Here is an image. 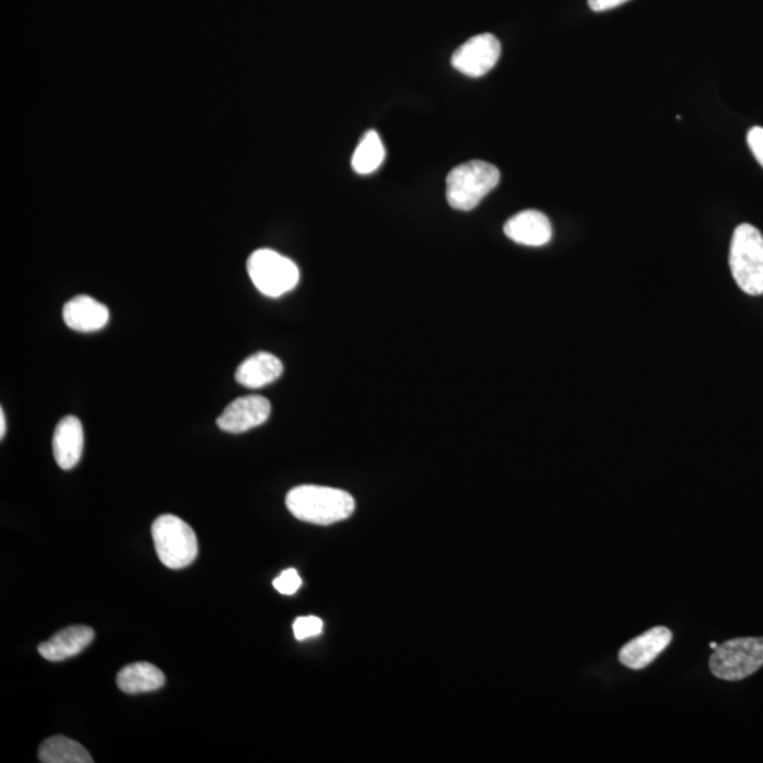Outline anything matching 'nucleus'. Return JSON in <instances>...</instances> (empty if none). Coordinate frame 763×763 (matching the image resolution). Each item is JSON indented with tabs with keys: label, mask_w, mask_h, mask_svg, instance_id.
Segmentation results:
<instances>
[{
	"label": "nucleus",
	"mask_w": 763,
	"mask_h": 763,
	"mask_svg": "<svg viewBox=\"0 0 763 763\" xmlns=\"http://www.w3.org/2000/svg\"><path fill=\"white\" fill-rule=\"evenodd\" d=\"M116 683L127 694L151 693L163 688L166 678L156 666L139 661L120 670Z\"/></svg>",
	"instance_id": "nucleus-15"
},
{
	"label": "nucleus",
	"mask_w": 763,
	"mask_h": 763,
	"mask_svg": "<svg viewBox=\"0 0 763 763\" xmlns=\"http://www.w3.org/2000/svg\"><path fill=\"white\" fill-rule=\"evenodd\" d=\"M84 451V429L75 416H66L57 424L52 437V453L61 470H72Z\"/></svg>",
	"instance_id": "nucleus-11"
},
{
	"label": "nucleus",
	"mask_w": 763,
	"mask_h": 763,
	"mask_svg": "<svg viewBox=\"0 0 763 763\" xmlns=\"http://www.w3.org/2000/svg\"><path fill=\"white\" fill-rule=\"evenodd\" d=\"M501 57V43L494 35L485 33L471 37L457 48L451 58L454 69L472 79L485 75L496 66Z\"/></svg>",
	"instance_id": "nucleus-7"
},
{
	"label": "nucleus",
	"mask_w": 763,
	"mask_h": 763,
	"mask_svg": "<svg viewBox=\"0 0 763 763\" xmlns=\"http://www.w3.org/2000/svg\"><path fill=\"white\" fill-rule=\"evenodd\" d=\"M270 410V402L263 396H244L228 404L216 424L226 433H245L268 422Z\"/></svg>",
	"instance_id": "nucleus-8"
},
{
	"label": "nucleus",
	"mask_w": 763,
	"mask_h": 763,
	"mask_svg": "<svg viewBox=\"0 0 763 763\" xmlns=\"http://www.w3.org/2000/svg\"><path fill=\"white\" fill-rule=\"evenodd\" d=\"M385 159L384 143L375 130H368L361 139L352 156V168L359 174H371L380 167Z\"/></svg>",
	"instance_id": "nucleus-17"
},
{
	"label": "nucleus",
	"mask_w": 763,
	"mask_h": 763,
	"mask_svg": "<svg viewBox=\"0 0 763 763\" xmlns=\"http://www.w3.org/2000/svg\"><path fill=\"white\" fill-rule=\"evenodd\" d=\"M505 235L525 246H543L552 240L553 228L543 212L526 210L506 222Z\"/></svg>",
	"instance_id": "nucleus-10"
},
{
	"label": "nucleus",
	"mask_w": 763,
	"mask_h": 763,
	"mask_svg": "<svg viewBox=\"0 0 763 763\" xmlns=\"http://www.w3.org/2000/svg\"><path fill=\"white\" fill-rule=\"evenodd\" d=\"M62 318L71 330L95 332L108 325L109 310L93 297L77 296L62 308Z\"/></svg>",
	"instance_id": "nucleus-12"
},
{
	"label": "nucleus",
	"mask_w": 763,
	"mask_h": 763,
	"mask_svg": "<svg viewBox=\"0 0 763 763\" xmlns=\"http://www.w3.org/2000/svg\"><path fill=\"white\" fill-rule=\"evenodd\" d=\"M248 273L255 287L268 297H280L292 292L301 280L297 265L274 250H256L248 259Z\"/></svg>",
	"instance_id": "nucleus-6"
},
{
	"label": "nucleus",
	"mask_w": 763,
	"mask_h": 763,
	"mask_svg": "<svg viewBox=\"0 0 763 763\" xmlns=\"http://www.w3.org/2000/svg\"><path fill=\"white\" fill-rule=\"evenodd\" d=\"M325 622L317 617H301L294 621L293 632L297 641H307L321 634Z\"/></svg>",
	"instance_id": "nucleus-18"
},
{
	"label": "nucleus",
	"mask_w": 763,
	"mask_h": 763,
	"mask_svg": "<svg viewBox=\"0 0 763 763\" xmlns=\"http://www.w3.org/2000/svg\"><path fill=\"white\" fill-rule=\"evenodd\" d=\"M283 374L282 361L269 352H258L236 369L235 379L239 385L249 389H259L273 384Z\"/></svg>",
	"instance_id": "nucleus-14"
},
{
	"label": "nucleus",
	"mask_w": 763,
	"mask_h": 763,
	"mask_svg": "<svg viewBox=\"0 0 763 763\" xmlns=\"http://www.w3.org/2000/svg\"><path fill=\"white\" fill-rule=\"evenodd\" d=\"M763 666V637H736L714 649L709 670L717 679L738 682Z\"/></svg>",
	"instance_id": "nucleus-5"
},
{
	"label": "nucleus",
	"mask_w": 763,
	"mask_h": 763,
	"mask_svg": "<svg viewBox=\"0 0 763 763\" xmlns=\"http://www.w3.org/2000/svg\"><path fill=\"white\" fill-rule=\"evenodd\" d=\"M290 514L313 525H332L350 518L355 501L348 492L330 486L301 485L286 497Z\"/></svg>",
	"instance_id": "nucleus-1"
},
{
	"label": "nucleus",
	"mask_w": 763,
	"mask_h": 763,
	"mask_svg": "<svg viewBox=\"0 0 763 763\" xmlns=\"http://www.w3.org/2000/svg\"><path fill=\"white\" fill-rule=\"evenodd\" d=\"M152 538L159 559L168 568H186L197 559L196 532L177 516H159L152 525Z\"/></svg>",
	"instance_id": "nucleus-4"
},
{
	"label": "nucleus",
	"mask_w": 763,
	"mask_h": 763,
	"mask_svg": "<svg viewBox=\"0 0 763 763\" xmlns=\"http://www.w3.org/2000/svg\"><path fill=\"white\" fill-rule=\"evenodd\" d=\"M302 577L297 573V570L289 568L284 570L280 576L274 579L273 587L283 596H293L302 587Z\"/></svg>",
	"instance_id": "nucleus-19"
},
{
	"label": "nucleus",
	"mask_w": 763,
	"mask_h": 763,
	"mask_svg": "<svg viewBox=\"0 0 763 763\" xmlns=\"http://www.w3.org/2000/svg\"><path fill=\"white\" fill-rule=\"evenodd\" d=\"M748 146H750L753 156L761 163L763 167V128L755 127L748 132Z\"/></svg>",
	"instance_id": "nucleus-20"
},
{
	"label": "nucleus",
	"mask_w": 763,
	"mask_h": 763,
	"mask_svg": "<svg viewBox=\"0 0 763 763\" xmlns=\"http://www.w3.org/2000/svg\"><path fill=\"white\" fill-rule=\"evenodd\" d=\"M671 631L666 626L652 627L620 650V661L627 669L642 670L648 668L652 661L659 658L661 652L668 649L671 642Z\"/></svg>",
	"instance_id": "nucleus-9"
},
{
	"label": "nucleus",
	"mask_w": 763,
	"mask_h": 763,
	"mask_svg": "<svg viewBox=\"0 0 763 763\" xmlns=\"http://www.w3.org/2000/svg\"><path fill=\"white\" fill-rule=\"evenodd\" d=\"M630 2V0H588V7L594 12H607Z\"/></svg>",
	"instance_id": "nucleus-21"
},
{
	"label": "nucleus",
	"mask_w": 763,
	"mask_h": 763,
	"mask_svg": "<svg viewBox=\"0 0 763 763\" xmlns=\"http://www.w3.org/2000/svg\"><path fill=\"white\" fill-rule=\"evenodd\" d=\"M494 164L472 161L453 168L447 176L446 196L454 210L471 211L500 185Z\"/></svg>",
	"instance_id": "nucleus-2"
},
{
	"label": "nucleus",
	"mask_w": 763,
	"mask_h": 763,
	"mask_svg": "<svg viewBox=\"0 0 763 763\" xmlns=\"http://www.w3.org/2000/svg\"><path fill=\"white\" fill-rule=\"evenodd\" d=\"M38 760L45 763H93L90 752L81 743L58 736L48 738L38 750Z\"/></svg>",
	"instance_id": "nucleus-16"
},
{
	"label": "nucleus",
	"mask_w": 763,
	"mask_h": 763,
	"mask_svg": "<svg viewBox=\"0 0 763 763\" xmlns=\"http://www.w3.org/2000/svg\"><path fill=\"white\" fill-rule=\"evenodd\" d=\"M729 268L742 292L763 294V236L755 226L742 224L733 231Z\"/></svg>",
	"instance_id": "nucleus-3"
},
{
	"label": "nucleus",
	"mask_w": 763,
	"mask_h": 763,
	"mask_svg": "<svg viewBox=\"0 0 763 763\" xmlns=\"http://www.w3.org/2000/svg\"><path fill=\"white\" fill-rule=\"evenodd\" d=\"M93 627L75 625L58 632L50 641L38 646V654L46 660L61 661L81 654L94 641Z\"/></svg>",
	"instance_id": "nucleus-13"
},
{
	"label": "nucleus",
	"mask_w": 763,
	"mask_h": 763,
	"mask_svg": "<svg viewBox=\"0 0 763 763\" xmlns=\"http://www.w3.org/2000/svg\"><path fill=\"white\" fill-rule=\"evenodd\" d=\"M4 412L3 410H0V437H4V433H7V422H4Z\"/></svg>",
	"instance_id": "nucleus-22"
}]
</instances>
